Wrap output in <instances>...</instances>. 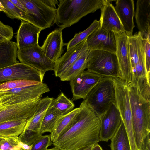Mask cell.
I'll use <instances>...</instances> for the list:
<instances>
[{"mask_svg":"<svg viewBox=\"0 0 150 150\" xmlns=\"http://www.w3.org/2000/svg\"><path fill=\"white\" fill-rule=\"evenodd\" d=\"M76 122L52 145L59 150H76L93 145L100 141V121L99 117L84 100Z\"/></svg>","mask_w":150,"mask_h":150,"instance_id":"cell-1","label":"cell"},{"mask_svg":"<svg viewBox=\"0 0 150 150\" xmlns=\"http://www.w3.org/2000/svg\"><path fill=\"white\" fill-rule=\"evenodd\" d=\"M107 0H59L54 23L60 28L70 27L82 18L100 9Z\"/></svg>","mask_w":150,"mask_h":150,"instance_id":"cell-2","label":"cell"},{"mask_svg":"<svg viewBox=\"0 0 150 150\" xmlns=\"http://www.w3.org/2000/svg\"><path fill=\"white\" fill-rule=\"evenodd\" d=\"M128 88L134 137L137 146L141 150L150 133V100L144 98L133 87Z\"/></svg>","mask_w":150,"mask_h":150,"instance_id":"cell-3","label":"cell"},{"mask_svg":"<svg viewBox=\"0 0 150 150\" xmlns=\"http://www.w3.org/2000/svg\"><path fill=\"white\" fill-rule=\"evenodd\" d=\"M113 77L101 78L84 100L86 104L99 117L115 103Z\"/></svg>","mask_w":150,"mask_h":150,"instance_id":"cell-4","label":"cell"},{"mask_svg":"<svg viewBox=\"0 0 150 150\" xmlns=\"http://www.w3.org/2000/svg\"><path fill=\"white\" fill-rule=\"evenodd\" d=\"M87 68L103 77H117L119 68L116 55L106 51L89 50Z\"/></svg>","mask_w":150,"mask_h":150,"instance_id":"cell-5","label":"cell"},{"mask_svg":"<svg viewBox=\"0 0 150 150\" xmlns=\"http://www.w3.org/2000/svg\"><path fill=\"white\" fill-rule=\"evenodd\" d=\"M25 6L28 22L42 30L55 23L57 9L50 7L40 0H20Z\"/></svg>","mask_w":150,"mask_h":150,"instance_id":"cell-6","label":"cell"},{"mask_svg":"<svg viewBox=\"0 0 150 150\" xmlns=\"http://www.w3.org/2000/svg\"><path fill=\"white\" fill-rule=\"evenodd\" d=\"M50 90L45 83H38L8 90L0 93L1 106L12 105L42 97Z\"/></svg>","mask_w":150,"mask_h":150,"instance_id":"cell-7","label":"cell"},{"mask_svg":"<svg viewBox=\"0 0 150 150\" xmlns=\"http://www.w3.org/2000/svg\"><path fill=\"white\" fill-rule=\"evenodd\" d=\"M17 57L21 63L27 65L45 73L54 70L55 62L48 58L39 44L24 49L18 50Z\"/></svg>","mask_w":150,"mask_h":150,"instance_id":"cell-8","label":"cell"},{"mask_svg":"<svg viewBox=\"0 0 150 150\" xmlns=\"http://www.w3.org/2000/svg\"><path fill=\"white\" fill-rule=\"evenodd\" d=\"M45 74L32 67L18 62L0 69V84L17 79L42 83Z\"/></svg>","mask_w":150,"mask_h":150,"instance_id":"cell-9","label":"cell"},{"mask_svg":"<svg viewBox=\"0 0 150 150\" xmlns=\"http://www.w3.org/2000/svg\"><path fill=\"white\" fill-rule=\"evenodd\" d=\"M41 97L22 103L0 106V123L16 119H30L33 115Z\"/></svg>","mask_w":150,"mask_h":150,"instance_id":"cell-10","label":"cell"},{"mask_svg":"<svg viewBox=\"0 0 150 150\" xmlns=\"http://www.w3.org/2000/svg\"><path fill=\"white\" fill-rule=\"evenodd\" d=\"M114 33L116 41L115 54L119 68L117 78L128 85L131 82L132 75L127 45L128 36L124 31Z\"/></svg>","mask_w":150,"mask_h":150,"instance_id":"cell-11","label":"cell"},{"mask_svg":"<svg viewBox=\"0 0 150 150\" xmlns=\"http://www.w3.org/2000/svg\"><path fill=\"white\" fill-rule=\"evenodd\" d=\"M103 77L87 70L73 78L70 81L72 101L85 99L91 90Z\"/></svg>","mask_w":150,"mask_h":150,"instance_id":"cell-12","label":"cell"},{"mask_svg":"<svg viewBox=\"0 0 150 150\" xmlns=\"http://www.w3.org/2000/svg\"><path fill=\"white\" fill-rule=\"evenodd\" d=\"M86 42L87 49L90 50H103L116 53V41L114 33L100 26L88 36Z\"/></svg>","mask_w":150,"mask_h":150,"instance_id":"cell-13","label":"cell"},{"mask_svg":"<svg viewBox=\"0 0 150 150\" xmlns=\"http://www.w3.org/2000/svg\"><path fill=\"white\" fill-rule=\"evenodd\" d=\"M100 141L108 142L111 139L120 126L122 120L115 103L100 116Z\"/></svg>","mask_w":150,"mask_h":150,"instance_id":"cell-14","label":"cell"},{"mask_svg":"<svg viewBox=\"0 0 150 150\" xmlns=\"http://www.w3.org/2000/svg\"><path fill=\"white\" fill-rule=\"evenodd\" d=\"M42 30L29 22L22 21L16 36L18 50L38 44L39 35Z\"/></svg>","mask_w":150,"mask_h":150,"instance_id":"cell-15","label":"cell"},{"mask_svg":"<svg viewBox=\"0 0 150 150\" xmlns=\"http://www.w3.org/2000/svg\"><path fill=\"white\" fill-rule=\"evenodd\" d=\"M115 4L114 8L125 33L128 36L132 35L135 27L134 22L135 13L134 1L117 0Z\"/></svg>","mask_w":150,"mask_h":150,"instance_id":"cell-16","label":"cell"},{"mask_svg":"<svg viewBox=\"0 0 150 150\" xmlns=\"http://www.w3.org/2000/svg\"><path fill=\"white\" fill-rule=\"evenodd\" d=\"M63 30L61 28L56 29L50 33L41 47L46 56L55 62L61 57L64 51Z\"/></svg>","mask_w":150,"mask_h":150,"instance_id":"cell-17","label":"cell"},{"mask_svg":"<svg viewBox=\"0 0 150 150\" xmlns=\"http://www.w3.org/2000/svg\"><path fill=\"white\" fill-rule=\"evenodd\" d=\"M88 50L86 40L67 50L56 62L54 70L55 76L60 77L81 54Z\"/></svg>","mask_w":150,"mask_h":150,"instance_id":"cell-18","label":"cell"},{"mask_svg":"<svg viewBox=\"0 0 150 150\" xmlns=\"http://www.w3.org/2000/svg\"><path fill=\"white\" fill-rule=\"evenodd\" d=\"M112 0H107L100 9L101 13L99 21L100 27L114 33L124 31L120 21L111 3ZM125 32V31H124Z\"/></svg>","mask_w":150,"mask_h":150,"instance_id":"cell-19","label":"cell"},{"mask_svg":"<svg viewBox=\"0 0 150 150\" xmlns=\"http://www.w3.org/2000/svg\"><path fill=\"white\" fill-rule=\"evenodd\" d=\"M137 26L143 38H150V0H138L134 13Z\"/></svg>","mask_w":150,"mask_h":150,"instance_id":"cell-20","label":"cell"},{"mask_svg":"<svg viewBox=\"0 0 150 150\" xmlns=\"http://www.w3.org/2000/svg\"><path fill=\"white\" fill-rule=\"evenodd\" d=\"M80 110L79 107L74 109L71 112L60 117L57 121L51 133V139L54 142L66 132L76 121Z\"/></svg>","mask_w":150,"mask_h":150,"instance_id":"cell-21","label":"cell"},{"mask_svg":"<svg viewBox=\"0 0 150 150\" xmlns=\"http://www.w3.org/2000/svg\"><path fill=\"white\" fill-rule=\"evenodd\" d=\"M16 42L7 40L0 42V69L18 63Z\"/></svg>","mask_w":150,"mask_h":150,"instance_id":"cell-22","label":"cell"},{"mask_svg":"<svg viewBox=\"0 0 150 150\" xmlns=\"http://www.w3.org/2000/svg\"><path fill=\"white\" fill-rule=\"evenodd\" d=\"M27 120L16 119L0 123V138L5 139L18 137L23 132Z\"/></svg>","mask_w":150,"mask_h":150,"instance_id":"cell-23","label":"cell"},{"mask_svg":"<svg viewBox=\"0 0 150 150\" xmlns=\"http://www.w3.org/2000/svg\"><path fill=\"white\" fill-rule=\"evenodd\" d=\"M89 50L81 54L70 67L59 77L62 81H70L83 72L87 68V60Z\"/></svg>","mask_w":150,"mask_h":150,"instance_id":"cell-24","label":"cell"},{"mask_svg":"<svg viewBox=\"0 0 150 150\" xmlns=\"http://www.w3.org/2000/svg\"><path fill=\"white\" fill-rule=\"evenodd\" d=\"M110 140L111 150H131L129 142L122 120Z\"/></svg>","mask_w":150,"mask_h":150,"instance_id":"cell-25","label":"cell"},{"mask_svg":"<svg viewBox=\"0 0 150 150\" xmlns=\"http://www.w3.org/2000/svg\"><path fill=\"white\" fill-rule=\"evenodd\" d=\"M62 115L57 110L50 106L47 109L43 120L41 127L42 134L45 133H51L56 122Z\"/></svg>","mask_w":150,"mask_h":150,"instance_id":"cell-26","label":"cell"},{"mask_svg":"<svg viewBox=\"0 0 150 150\" xmlns=\"http://www.w3.org/2000/svg\"><path fill=\"white\" fill-rule=\"evenodd\" d=\"M50 106L56 109L63 115L72 111L75 105L73 101L62 92L56 98L53 99Z\"/></svg>","mask_w":150,"mask_h":150,"instance_id":"cell-27","label":"cell"},{"mask_svg":"<svg viewBox=\"0 0 150 150\" xmlns=\"http://www.w3.org/2000/svg\"><path fill=\"white\" fill-rule=\"evenodd\" d=\"M100 25L99 21L96 19L86 29L82 32L76 33L74 37L67 44V50L86 40L90 34L99 27Z\"/></svg>","mask_w":150,"mask_h":150,"instance_id":"cell-28","label":"cell"},{"mask_svg":"<svg viewBox=\"0 0 150 150\" xmlns=\"http://www.w3.org/2000/svg\"><path fill=\"white\" fill-rule=\"evenodd\" d=\"M0 1L5 8L4 13L8 17L28 22L27 15L10 0H0Z\"/></svg>","mask_w":150,"mask_h":150,"instance_id":"cell-29","label":"cell"},{"mask_svg":"<svg viewBox=\"0 0 150 150\" xmlns=\"http://www.w3.org/2000/svg\"><path fill=\"white\" fill-rule=\"evenodd\" d=\"M24 144L18 137L3 139L0 140V150H25Z\"/></svg>","mask_w":150,"mask_h":150,"instance_id":"cell-30","label":"cell"},{"mask_svg":"<svg viewBox=\"0 0 150 150\" xmlns=\"http://www.w3.org/2000/svg\"><path fill=\"white\" fill-rule=\"evenodd\" d=\"M29 80L17 79L10 81L0 84V93L11 89L38 83Z\"/></svg>","mask_w":150,"mask_h":150,"instance_id":"cell-31","label":"cell"},{"mask_svg":"<svg viewBox=\"0 0 150 150\" xmlns=\"http://www.w3.org/2000/svg\"><path fill=\"white\" fill-rule=\"evenodd\" d=\"M52 145L50 135H41L32 145L30 150H46L50 146Z\"/></svg>","mask_w":150,"mask_h":150,"instance_id":"cell-32","label":"cell"},{"mask_svg":"<svg viewBox=\"0 0 150 150\" xmlns=\"http://www.w3.org/2000/svg\"><path fill=\"white\" fill-rule=\"evenodd\" d=\"M13 35L12 28L4 24L0 21V42L11 40Z\"/></svg>","mask_w":150,"mask_h":150,"instance_id":"cell-33","label":"cell"},{"mask_svg":"<svg viewBox=\"0 0 150 150\" xmlns=\"http://www.w3.org/2000/svg\"><path fill=\"white\" fill-rule=\"evenodd\" d=\"M142 44L146 70L147 74L150 75V39L143 38Z\"/></svg>","mask_w":150,"mask_h":150,"instance_id":"cell-34","label":"cell"},{"mask_svg":"<svg viewBox=\"0 0 150 150\" xmlns=\"http://www.w3.org/2000/svg\"><path fill=\"white\" fill-rule=\"evenodd\" d=\"M10 1L14 4L19 9L25 13L27 16V11L26 9L20 0H10ZM28 17V16H27Z\"/></svg>","mask_w":150,"mask_h":150,"instance_id":"cell-35","label":"cell"},{"mask_svg":"<svg viewBox=\"0 0 150 150\" xmlns=\"http://www.w3.org/2000/svg\"><path fill=\"white\" fill-rule=\"evenodd\" d=\"M42 1L50 8L56 9V5H58V1L57 0H41Z\"/></svg>","mask_w":150,"mask_h":150,"instance_id":"cell-36","label":"cell"},{"mask_svg":"<svg viewBox=\"0 0 150 150\" xmlns=\"http://www.w3.org/2000/svg\"><path fill=\"white\" fill-rule=\"evenodd\" d=\"M150 134L146 138L141 150H150Z\"/></svg>","mask_w":150,"mask_h":150,"instance_id":"cell-37","label":"cell"},{"mask_svg":"<svg viewBox=\"0 0 150 150\" xmlns=\"http://www.w3.org/2000/svg\"><path fill=\"white\" fill-rule=\"evenodd\" d=\"M92 150H103L101 147L97 143L94 145Z\"/></svg>","mask_w":150,"mask_h":150,"instance_id":"cell-38","label":"cell"},{"mask_svg":"<svg viewBox=\"0 0 150 150\" xmlns=\"http://www.w3.org/2000/svg\"><path fill=\"white\" fill-rule=\"evenodd\" d=\"M93 145L81 148L76 150H92Z\"/></svg>","mask_w":150,"mask_h":150,"instance_id":"cell-39","label":"cell"},{"mask_svg":"<svg viewBox=\"0 0 150 150\" xmlns=\"http://www.w3.org/2000/svg\"><path fill=\"white\" fill-rule=\"evenodd\" d=\"M5 10V8L4 6L2 3L0 1V12L1 11H3L4 12Z\"/></svg>","mask_w":150,"mask_h":150,"instance_id":"cell-40","label":"cell"},{"mask_svg":"<svg viewBox=\"0 0 150 150\" xmlns=\"http://www.w3.org/2000/svg\"><path fill=\"white\" fill-rule=\"evenodd\" d=\"M46 150H59L58 149H57V148L54 147L53 148H52L51 149H47Z\"/></svg>","mask_w":150,"mask_h":150,"instance_id":"cell-41","label":"cell"},{"mask_svg":"<svg viewBox=\"0 0 150 150\" xmlns=\"http://www.w3.org/2000/svg\"><path fill=\"white\" fill-rule=\"evenodd\" d=\"M3 139V138H0V140H2Z\"/></svg>","mask_w":150,"mask_h":150,"instance_id":"cell-42","label":"cell"},{"mask_svg":"<svg viewBox=\"0 0 150 150\" xmlns=\"http://www.w3.org/2000/svg\"><path fill=\"white\" fill-rule=\"evenodd\" d=\"M0 106H1V102L0 101Z\"/></svg>","mask_w":150,"mask_h":150,"instance_id":"cell-43","label":"cell"}]
</instances>
